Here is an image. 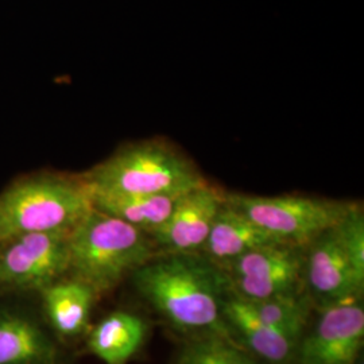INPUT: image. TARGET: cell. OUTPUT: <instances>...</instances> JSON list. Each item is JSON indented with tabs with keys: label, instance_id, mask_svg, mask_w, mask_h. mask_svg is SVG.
I'll use <instances>...</instances> for the list:
<instances>
[{
	"label": "cell",
	"instance_id": "cell-11",
	"mask_svg": "<svg viewBox=\"0 0 364 364\" xmlns=\"http://www.w3.org/2000/svg\"><path fill=\"white\" fill-rule=\"evenodd\" d=\"M223 314L232 338L245 350L269 364L296 360L299 336L260 320L246 301L228 291Z\"/></svg>",
	"mask_w": 364,
	"mask_h": 364
},
{
	"label": "cell",
	"instance_id": "cell-9",
	"mask_svg": "<svg viewBox=\"0 0 364 364\" xmlns=\"http://www.w3.org/2000/svg\"><path fill=\"white\" fill-rule=\"evenodd\" d=\"M320 316L308 333H302L297 364H355L362 355L364 309L362 301L318 309Z\"/></svg>",
	"mask_w": 364,
	"mask_h": 364
},
{
	"label": "cell",
	"instance_id": "cell-10",
	"mask_svg": "<svg viewBox=\"0 0 364 364\" xmlns=\"http://www.w3.org/2000/svg\"><path fill=\"white\" fill-rule=\"evenodd\" d=\"M224 201V192L209 182L180 196L176 207L154 234L161 254H198Z\"/></svg>",
	"mask_w": 364,
	"mask_h": 364
},
{
	"label": "cell",
	"instance_id": "cell-1",
	"mask_svg": "<svg viewBox=\"0 0 364 364\" xmlns=\"http://www.w3.org/2000/svg\"><path fill=\"white\" fill-rule=\"evenodd\" d=\"M130 278L142 299L185 338L218 335L234 340L223 314L230 291L227 277L201 254L156 255Z\"/></svg>",
	"mask_w": 364,
	"mask_h": 364
},
{
	"label": "cell",
	"instance_id": "cell-17",
	"mask_svg": "<svg viewBox=\"0 0 364 364\" xmlns=\"http://www.w3.org/2000/svg\"><path fill=\"white\" fill-rule=\"evenodd\" d=\"M177 364H262V360L234 340L198 335L183 341Z\"/></svg>",
	"mask_w": 364,
	"mask_h": 364
},
{
	"label": "cell",
	"instance_id": "cell-19",
	"mask_svg": "<svg viewBox=\"0 0 364 364\" xmlns=\"http://www.w3.org/2000/svg\"><path fill=\"white\" fill-rule=\"evenodd\" d=\"M355 364H364L363 353H362V355H360V356H359V358H358V360H356V362H355Z\"/></svg>",
	"mask_w": 364,
	"mask_h": 364
},
{
	"label": "cell",
	"instance_id": "cell-16",
	"mask_svg": "<svg viewBox=\"0 0 364 364\" xmlns=\"http://www.w3.org/2000/svg\"><path fill=\"white\" fill-rule=\"evenodd\" d=\"M180 196L105 195L92 193L93 208L153 235L169 219Z\"/></svg>",
	"mask_w": 364,
	"mask_h": 364
},
{
	"label": "cell",
	"instance_id": "cell-4",
	"mask_svg": "<svg viewBox=\"0 0 364 364\" xmlns=\"http://www.w3.org/2000/svg\"><path fill=\"white\" fill-rule=\"evenodd\" d=\"M93 209L82 176L39 173L0 192V243L23 235L70 231Z\"/></svg>",
	"mask_w": 364,
	"mask_h": 364
},
{
	"label": "cell",
	"instance_id": "cell-14",
	"mask_svg": "<svg viewBox=\"0 0 364 364\" xmlns=\"http://www.w3.org/2000/svg\"><path fill=\"white\" fill-rule=\"evenodd\" d=\"M43 313L53 332L63 338L81 336L90 326L97 294L85 282L65 275L39 291Z\"/></svg>",
	"mask_w": 364,
	"mask_h": 364
},
{
	"label": "cell",
	"instance_id": "cell-7",
	"mask_svg": "<svg viewBox=\"0 0 364 364\" xmlns=\"http://www.w3.org/2000/svg\"><path fill=\"white\" fill-rule=\"evenodd\" d=\"M69 272V231L38 232L0 243V294L39 293Z\"/></svg>",
	"mask_w": 364,
	"mask_h": 364
},
{
	"label": "cell",
	"instance_id": "cell-5",
	"mask_svg": "<svg viewBox=\"0 0 364 364\" xmlns=\"http://www.w3.org/2000/svg\"><path fill=\"white\" fill-rule=\"evenodd\" d=\"M224 201L277 240L304 247L335 227L355 201L302 195L255 196L224 192Z\"/></svg>",
	"mask_w": 364,
	"mask_h": 364
},
{
	"label": "cell",
	"instance_id": "cell-2",
	"mask_svg": "<svg viewBox=\"0 0 364 364\" xmlns=\"http://www.w3.org/2000/svg\"><path fill=\"white\" fill-rule=\"evenodd\" d=\"M156 255L151 235L93 208L69 231L68 275L100 299Z\"/></svg>",
	"mask_w": 364,
	"mask_h": 364
},
{
	"label": "cell",
	"instance_id": "cell-13",
	"mask_svg": "<svg viewBox=\"0 0 364 364\" xmlns=\"http://www.w3.org/2000/svg\"><path fill=\"white\" fill-rule=\"evenodd\" d=\"M272 243L282 242L267 234L240 210L223 201L198 254L221 269L248 251Z\"/></svg>",
	"mask_w": 364,
	"mask_h": 364
},
{
	"label": "cell",
	"instance_id": "cell-18",
	"mask_svg": "<svg viewBox=\"0 0 364 364\" xmlns=\"http://www.w3.org/2000/svg\"><path fill=\"white\" fill-rule=\"evenodd\" d=\"M246 302L260 320L299 338L305 332L311 312L314 309L312 299L306 290L297 294Z\"/></svg>",
	"mask_w": 364,
	"mask_h": 364
},
{
	"label": "cell",
	"instance_id": "cell-12",
	"mask_svg": "<svg viewBox=\"0 0 364 364\" xmlns=\"http://www.w3.org/2000/svg\"><path fill=\"white\" fill-rule=\"evenodd\" d=\"M58 347L36 316L0 305V364H57Z\"/></svg>",
	"mask_w": 364,
	"mask_h": 364
},
{
	"label": "cell",
	"instance_id": "cell-15",
	"mask_svg": "<svg viewBox=\"0 0 364 364\" xmlns=\"http://www.w3.org/2000/svg\"><path fill=\"white\" fill-rule=\"evenodd\" d=\"M147 333L149 324L144 317L117 311L92 328L87 348L105 364H127L144 347Z\"/></svg>",
	"mask_w": 364,
	"mask_h": 364
},
{
	"label": "cell",
	"instance_id": "cell-3",
	"mask_svg": "<svg viewBox=\"0 0 364 364\" xmlns=\"http://www.w3.org/2000/svg\"><path fill=\"white\" fill-rule=\"evenodd\" d=\"M92 193L181 196L207 183L191 156L165 138L124 144L81 174Z\"/></svg>",
	"mask_w": 364,
	"mask_h": 364
},
{
	"label": "cell",
	"instance_id": "cell-8",
	"mask_svg": "<svg viewBox=\"0 0 364 364\" xmlns=\"http://www.w3.org/2000/svg\"><path fill=\"white\" fill-rule=\"evenodd\" d=\"M302 279L317 309L362 301L364 274L341 246L335 227L304 246Z\"/></svg>",
	"mask_w": 364,
	"mask_h": 364
},
{
	"label": "cell",
	"instance_id": "cell-6",
	"mask_svg": "<svg viewBox=\"0 0 364 364\" xmlns=\"http://www.w3.org/2000/svg\"><path fill=\"white\" fill-rule=\"evenodd\" d=\"M230 291L245 301H262L305 290L304 247L272 243L251 250L223 266Z\"/></svg>",
	"mask_w": 364,
	"mask_h": 364
}]
</instances>
